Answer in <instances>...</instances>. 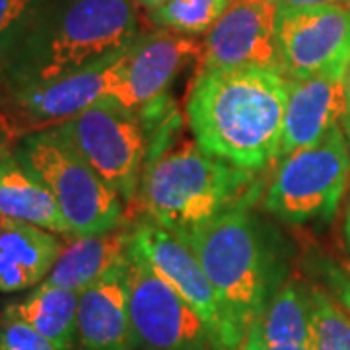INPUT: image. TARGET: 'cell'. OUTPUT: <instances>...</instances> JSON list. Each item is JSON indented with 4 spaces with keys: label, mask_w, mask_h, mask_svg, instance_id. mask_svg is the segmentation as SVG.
Wrapping results in <instances>:
<instances>
[{
    "label": "cell",
    "mask_w": 350,
    "mask_h": 350,
    "mask_svg": "<svg viewBox=\"0 0 350 350\" xmlns=\"http://www.w3.org/2000/svg\"><path fill=\"white\" fill-rule=\"evenodd\" d=\"M14 152L49 189L72 236H96L125 224L123 197L57 126L20 137Z\"/></svg>",
    "instance_id": "cell-5"
},
{
    "label": "cell",
    "mask_w": 350,
    "mask_h": 350,
    "mask_svg": "<svg viewBox=\"0 0 350 350\" xmlns=\"http://www.w3.org/2000/svg\"><path fill=\"white\" fill-rule=\"evenodd\" d=\"M133 2H137V4L144 6V8H148V10H154V8L162 6L163 2H167V0H133Z\"/></svg>",
    "instance_id": "cell-27"
},
{
    "label": "cell",
    "mask_w": 350,
    "mask_h": 350,
    "mask_svg": "<svg viewBox=\"0 0 350 350\" xmlns=\"http://www.w3.org/2000/svg\"><path fill=\"white\" fill-rule=\"evenodd\" d=\"M349 6H350V4H349Z\"/></svg>",
    "instance_id": "cell-33"
},
{
    "label": "cell",
    "mask_w": 350,
    "mask_h": 350,
    "mask_svg": "<svg viewBox=\"0 0 350 350\" xmlns=\"http://www.w3.org/2000/svg\"><path fill=\"white\" fill-rule=\"evenodd\" d=\"M126 204L138 197L148 158V126L140 111L101 98L72 119L55 125Z\"/></svg>",
    "instance_id": "cell-7"
},
{
    "label": "cell",
    "mask_w": 350,
    "mask_h": 350,
    "mask_svg": "<svg viewBox=\"0 0 350 350\" xmlns=\"http://www.w3.org/2000/svg\"><path fill=\"white\" fill-rule=\"evenodd\" d=\"M349 111L345 76L288 78V101L280 158L319 142Z\"/></svg>",
    "instance_id": "cell-15"
},
{
    "label": "cell",
    "mask_w": 350,
    "mask_h": 350,
    "mask_svg": "<svg viewBox=\"0 0 350 350\" xmlns=\"http://www.w3.org/2000/svg\"><path fill=\"white\" fill-rule=\"evenodd\" d=\"M49 0H0V57L33 24Z\"/></svg>",
    "instance_id": "cell-23"
},
{
    "label": "cell",
    "mask_w": 350,
    "mask_h": 350,
    "mask_svg": "<svg viewBox=\"0 0 350 350\" xmlns=\"http://www.w3.org/2000/svg\"><path fill=\"white\" fill-rule=\"evenodd\" d=\"M0 213L59 236H72L49 189L20 162L16 152L4 146H0Z\"/></svg>",
    "instance_id": "cell-18"
},
{
    "label": "cell",
    "mask_w": 350,
    "mask_h": 350,
    "mask_svg": "<svg viewBox=\"0 0 350 350\" xmlns=\"http://www.w3.org/2000/svg\"><path fill=\"white\" fill-rule=\"evenodd\" d=\"M78 350H137L129 306V255L78 298Z\"/></svg>",
    "instance_id": "cell-14"
},
{
    "label": "cell",
    "mask_w": 350,
    "mask_h": 350,
    "mask_svg": "<svg viewBox=\"0 0 350 350\" xmlns=\"http://www.w3.org/2000/svg\"><path fill=\"white\" fill-rule=\"evenodd\" d=\"M251 174L185 140L146 158L138 200L148 218L181 234L239 206Z\"/></svg>",
    "instance_id": "cell-4"
},
{
    "label": "cell",
    "mask_w": 350,
    "mask_h": 350,
    "mask_svg": "<svg viewBox=\"0 0 350 350\" xmlns=\"http://www.w3.org/2000/svg\"><path fill=\"white\" fill-rule=\"evenodd\" d=\"M80 292L41 282L25 298L10 301L4 310L24 319L59 350H75L78 338Z\"/></svg>",
    "instance_id": "cell-20"
},
{
    "label": "cell",
    "mask_w": 350,
    "mask_h": 350,
    "mask_svg": "<svg viewBox=\"0 0 350 350\" xmlns=\"http://www.w3.org/2000/svg\"><path fill=\"white\" fill-rule=\"evenodd\" d=\"M250 66L280 70L276 49V6L271 0H232L202 41L199 70Z\"/></svg>",
    "instance_id": "cell-13"
},
{
    "label": "cell",
    "mask_w": 350,
    "mask_h": 350,
    "mask_svg": "<svg viewBox=\"0 0 350 350\" xmlns=\"http://www.w3.org/2000/svg\"><path fill=\"white\" fill-rule=\"evenodd\" d=\"M345 236H347V243H349V250H350V211H349V216H347V226H345Z\"/></svg>",
    "instance_id": "cell-30"
},
{
    "label": "cell",
    "mask_w": 350,
    "mask_h": 350,
    "mask_svg": "<svg viewBox=\"0 0 350 350\" xmlns=\"http://www.w3.org/2000/svg\"><path fill=\"white\" fill-rule=\"evenodd\" d=\"M276 10H298V8H313L323 4H342L340 0H271Z\"/></svg>",
    "instance_id": "cell-25"
},
{
    "label": "cell",
    "mask_w": 350,
    "mask_h": 350,
    "mask_svg": "<svg viewBox=\"0 0 350 350\" xmlns=\"http://www.w3.org/2000/svg\"><path fill=\"white\" fill-rule=\"evenodd\" d=\"M350 160L342 125L319 142L284 156L265 195V211L290 224L329 220L349 181Z\"/></svg>",
    "instance_id": "cell-6"
},
{
    "label": "cell",
    "mask_w": 350,
    "mask_h": 350,
    "mask_svg": "<svg viewBox=\"0 0 350 350\" xmlns=\"http://www.w3.org/2000/svg\"><path fill=\"white\" fill-rule=\"evenodd\" d=\"M63 251L59 234L4 216L0 222V292L41 284Z\"/></svg>",
    "instance_id": "cell-16"
},
{
    "label": "cell",
    "mask_w": 350,
    "mask_h": 350,
    "mask_svg": "<svg viewBox=\"0 0 350 350\" xmlns=\"http://www.w3.org/2000/svg\"><path fill=\"white\" fill-rule=\"evenodd\" d=\"M245 350H312V345H288V347H257Z\"/></svg>",
    "instance_id": "cell-26"
},
{
    "label": "cell",
    "mask_w": 350,
    "mask_h": 350,
    "mask_svg": "<svg viewBox=\"0 0 350 350\" xmlns=\"http://www.w3.org/2000/svg\"><path fill=\"white\" fill-rule=\"evenodd\" d=\"M202 55V41L158 29L138 33L121 57L119 80L107 94L126 109L142 111L163 100L165 90L191 59Z\"/></svg>",
    "instance_id": "cell-12"
},
{
    "label": "cell",
    "mask_w": 350,
    "mask_h": 350,
    "mask_svg": "<svg viewBox=\"0 0 350 350\" xmlns=\"http://www.w3.org/2000/svg\"><path fill=\"white\" fill-rule=\"evenodd\" d=\"M345 88H347V101H349V115H350V63L349 68H347V72H345Z\"/></svg>",
    "instance_id": "cell-29"
},
{
    "label": "cell",
    "mask_w": 350,
    "mask_h": 350,
    "mask_svg": "<svg viewBox=\"0 0 350 350\" xmlns=\"http://www.w3.org/2000/svg\"><path fill=\"white\" fill-rule=\"evenodd\" d=\"M276 49L286 78L345 76L350 63V6L276 10Z\"/></svg>",
    "instance_id": "cell-9"
},
{
    "label": "cell",
    "mask_w": 350,
    "mask_h": 350,
    "mask_svg": "<svg viewBox=\"0 0 350 350\" xmlns=\"http://www.w3.org/2000/svg\"><path fill=\"white\" fill-rule=\"evenodd\" d=\"M312 298V350H350V315L321 290Z\"/></svg>",
    "instance_id": "cell-22"
},
{
    "label": "cell",
    "mask_w": 350,
    "mask_h": 350,
    "mask_svg": "<svg viewBox=\"0 0 350 350\" xmlns=\"http://www.w3.org/2000/svg\"><path fill=\"white\" fill-rule=\"evenodd\" d=\"M129 306L142 350H214L204 321L162 276L131 238Z\"/></svg>",
    "instance_id": "cell-8"
},
{
    "label": "cell",
    "mask_w": 350,
    "mask_h": 350,
    "mask_svg": "<svg viewBox=\"0 0 350 350\" xmlns=\"http://www.w3.org/2000/svg\"><path fill=\"white\" fill-rule=\"evenodd\" d=\"M232 0H167L148 14L158 29H170L183 36L208 33L222 18Z\"/></svg>",
    "instance_id": "cell-21"
},
{
    "label": "cell",
    "mask_w": 350,
    "mask_h": 350,
    "mask_svg": "<svg viewBox=\"0 0 350 350\" xmlns=\"http://www.w3.org/2000/svg\"><path fill=\"white\" fill-rule=\"evenodd\" d=\"M288 78L278 68L199 70L187 98L195 142L247 172L280 158Z\"/></svg>",
    "instance_id": "cell-1"
},
{
    "label": "cell",
    "mask_w": 350,
    "mask_h": 350,
    "mask_svg": "<svg viewBox=\"0 0 350 350\" xmlns=\"http://www.w3.org/2000/svg\"><path fill=\"white\" fill-rule=\"evenodd\" d=\"M0 350H59L24 319L6 310L0 313Z\"/></svg>",
    "instance_id": "cell-24"
},
{
    "label": "cell",
    "mask_w": 350,
    "mask_h": 350,
    "mask_svg": "<svg viewBox=\"0 0 350 350\" xmlns=\"http://www.w3.org/2000/svg\"><path fill=\"white\" fill-rule=\"evenodd\" d=\"M123 53L125 51L49 84L6 94L4 121L8 131L24 137L61 125L105 98L119 80Z\"/></svg>",
    "instance_id": "cell-10"
},
{
    "label": "cell",
    "mask_w": 350,
    "mask_h": 350,
    "mask_svg": "<svg viewBox=\"0 0 350 350\" xmlns=\"http://www.w3.org/2000/svg\"><path fill=\"white\" fill-rule=\"evenodd\" d=\"M138 36L133 0H49L0 57L6 94L49 84L125 51Z\"/></svg>",
    "instance_id": "cell-2"
},
{
    "label": "cell",
    "mask_w": 350,
    "mask_h": 350,
    "mask_svg": "<svg viewBox=\"0 0 350 350\" xmlns=\"http://www.w3.org/2000/svg\"><path fill=\"white\" fill-rule=\"evenodd\" d=\"M133 226L121 224L96 236H70L43 282L82 292L129 255Z\"/></svg>",
    "instance_id": "cell-17"
},
{
    "label": "cell",
    "mask_w": 350,
    "mask_h": 350,
    "mask_svg": "<svg viewBox=\"0 0 350 350\" xmlns=\"http://www.w3.org/2000/svg\"><path fill=\"white\" fill-rule=\"evenodd\" d=\"M312 345V298L296 280L280 282L250 327L245 349Z\"/></svg>",
    "instance_id": "cell-19"
},
{
    "label": "cell",
    "mask_w": 350,
    "mask_h": 350,
    "mask_svg": "<svg viewBox=\"0 0 350 350\" xmlns=\"http://www.w3.org/2000/svg\"><path fill=\"white\" fill-rule=\"evenodd\" d=\"M340 2H342V4H350V0H340Z\"/></svg>",
    "instance_id": "cell-31"
},
{
    "label": "cell",
    "mask_w": 350,
    "mask_h": 350,
    "mask_svg": "<svg viewBox=\"0 0 350 350\" xmlns=\"http://www.w3.org/2000/svg\"><path fill=\"white\" fill-rule=\"evenodd\" d=\"M133 243L144 253L152 269L199 313L213 337L214 350H222V308L197 253L189 245L187 239L144 216L137 224H133Z\"/></svg>",
    "instance_id": "cell-11"
},
{
    "label": "cell",
    "mask_w": 350,
    "mask_h": 350,
    "mask_svg": "<svg viewBox=\"0 0 350 350\" xmlns=\"http://www.w3.org/2000/svg\"><path fill=\"white\" fill-rule=\"evenodd\" d=\"M342 131H345V135H347V144H349V160H350V115L347 113L345 115V119H342Z\"/></svg>",
    "instance_id": "cell-28"
},
{
    "label": "cell",
    "mask_w": 350,
    "mask_h": 350,
    "mask_svg": "<svg viewBox=\"0 0 350 350\" xmlns=\"http://www.w3.org/2000/svg\"><path fill=\"white\" fill-rule=\"evenodd\" d=\"M179 236L195 250L218 296L222 350H241L250 327L278 286L257 226L243 206H236Z\"/></svg>",
    "instance_id": "cell-3"
},
{
    "label": "cell",
    "mask_w": 350,
    "mask_h": 350,
    "mask_svg": "<svg viewBox=\"0 0 350 350\" xmlns=\"http://www.w3.org/2000/svg\"><path fill=\"white\" fill-rule=\"evenodd\" d=\"M2 218H4V214L0 213V222H2Z\"/></svg>",
    "instance_id": "cell-32"
}]
</instances>
